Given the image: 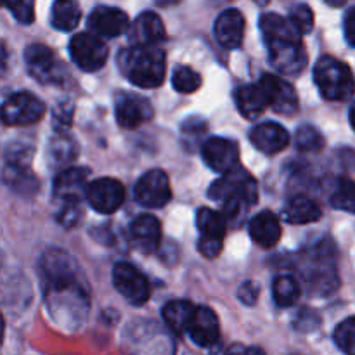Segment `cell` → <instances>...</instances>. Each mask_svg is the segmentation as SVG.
I'll return each mask as SVG.
<instances>
[{
  "mask_svg": "<svg viewBox=\"0 0 355 355\" xmlns=\"http://www.w3.org/2000/svg\"><path fill=\"white\" fill-rule=\"evenodd\" d=\"M155 114L151 103L146 97L132 92H118L114 99V116L121 128H137Z\"/></svg>",
  "mask_w": 355,
  "mask_h": 355,
  "instance_id": "10",
  "label": "cell"
},
{
  "mask_svg": "<svg viewBox=\"0 0 355 355\" xmlns=\"http://www.w3.org/2000/svg\"><path fill=\"white\" fill-rule=\"evenodd\" d=\"M166 31L162 17L155 12H142L128 30L132 47H155L165 40Z\"/></svg>",
  "mask_w": 355,
  "mask_h": 355,
  "instance_id": "17",
  "label": "cell"
},
{
  "mask_svg": "<svg viewBox=\"0 0 355 355\" xmlns=\"http://www.w3.org/2000/svg\"><path fill=\"white\" fill-rule=\"evenodd\" d=\"M80 217H82V210H80V205L75 203H64L61 207L58 214V222L62 225V227L69 229L75 227L78 224Z\"/></svg>",
  "mask_w": 355,
  "mask_h": 355,
  "instance_id": "37",
  "label": "cell"
},
{
  "mask_svg": "<svg viewBox=\"0 0 355 355\" xmlns=\"http://www.w3.org/2000/svg\"><path fill=\"white\" fill-rule=\"evenodd\" d=\"M319 92L328 101H347L355 94V78L349 66L333 55H322L314 68Z\"/></svg>",
  "mask_w": 355,
  "mask_h": 355,
  "instance_id": "4",
  "label": "cell"
},
{
  "mask_svg": "<svg viewBox=\"0 0 355 355\" xmlns=\"http://www.w3.org/2000/svg\"><path fill=\"white\" fill-rule=\"evenodd\" d=\"M225 355H267L259 347H243V345H232L231 349L225 352Z\"/></svg>",
  "mask_w": 355,
  "mask_h": 355,
  "instance_id": "42",
  "label": "cell"
},
{
  "mask_svg": "<svg viewBox=\"0 0 355 355\" xmlns=\"http://www.w3.org/2000/svg\"><path fill=\"white\" fill-rule=\"evenodd\" d=\"M3 180L7 186L16 193L23 194H33L37 191V180H35L33 173L26 166H14L6 165L3 170Z\"/></svg>",
  "mask_w": 355,
  "mask_h": 355,
  "instance_id": "30",
  "label": "cell"
},
{
  "mask_svg": "<svg viewBox=\"0 0 355 355\" xmlns=\"http://www.w3.org/2000/svg\"><path fill=\"white\" fill-rule=\"evenodd\" d=\"M172 198L168 177L163 170H149L135 184V200L146 208H163Z\"/></svg>",
  "mask_w": 355,
  "mask_h": 355,
  "instance_id": "11",
  "label": "cell"
},
{
  "mask_svg": "<svg viewBox=\"0 0 355 355\" xmlns=\"http://www.w3.org/2000/svg\"><path fill=\"white\" fill-rule=\"evenodd\" d=\"M263 40L269 51V61L283 75H300L307 64V51L302 44V35L288 17L267 12L260 19Z\"/></svg>",
  "mask_w": 355,
  "mask_h": 355,
  "instance_id": "2",
  "label": "cell"
},
{
  "mask_svg": "<svg viewBox=\"0 0 355 355\" xmlns=\"http://www.w3.org/2000/svg\"><path fill=\"white\" fill-rule=\"evenodd\" d=\"M187 335L198 347L207 349V347L215 345L220 338V324H218L217 314L208 307H198L193 322L187 329Z\"/></svg>",
  "mask_w": 355,
  "mask_h": 355,
  "instance_id": "19",
  "label": "cell"
},
{
  "mask_svg": "<svg viewBox=\"0 0 355 355\" xmlns=\"http://www.w3.org/2000/svg\"><path fill=\"white\" fill-rule=\"evenodd\" d=\"M113 284L121 298L130 305H144L151 297V286L148 279L132 263L118 262L113 269Z\"/></svg>",
  "mask_w": 355,
  "mask_h": 355,
  "instance_id": "8",
  "label": "cell"
},
{
  "mask_svg": "<svg viewBox=\"0 0 355 355\" xmlns=\"http://www.w3.org/2000/svg\"><path fill=\"white\" fill-rule=\"evenodd\" d=\"M260 89L266 94V99L269 107H272L276 113L283 114V116H291L297 114L298 111V96L297 90L291 87V83L284 82L283 78L276 75H266L260 78L259 82Z\"/></svg>",
  "mask_w": 355,
  "mask_h": 355,
  "instance_id": "12",
  "label": "cell"
},
{
  "mask_svg": "<svg viewBox=\"0 0 355 355\" xmlns=\"http://www.w3.org/2000/svg\"><path fill=\"white\" fill-rule=\"evenodd\" d=\"M82 19V10L76 2L61 0L52 6L51 10V24L59 31H71L78 26Z\"/></svg>",
  "mask_w": 355,
  "mask_h": 355,
  "instance_id": "28",
  "label": "cell"
},
{
  "mask_svg": "<svg viewBox=\"0 0 355 355\" xmlns=\"http://www.w3.org/2000/svg\"><path fill=\"white\" fill-rule=\"evenodd\" d=\"M349 118H350V123H352V128L355 130V103L350 106V113H349Z\"/></svg>",
  "mask_w": 355,
  "mask_h": 355,
  "instance_id": "43",
  "label": "cell"
},
{
  "mask_svg": "<svg viewBox=\"0 0 355 355\" xmlns=\"http://www.w3.org/2000/svg\"><path fill=\"white\" fill-rule=\"evenodd\" d=\"M172 85L177 92L191 94L201 87V76L189 66H179L172 75Z\"/></svg>",
  "mask_w": 355,
  "mask_h": 355,
  "instance_id": "33",
  "label": "cell"
},
{
  "mask_svg": "<svg viewBox=\"0 0 355 355\" xmlns=\"http://www.w3.org/2000/svg\"><path fill=\"white\" fill-rule=\"evenodd\" d=\"M302 295L300 283L291 276H279L274 279L272 284V297L279 307L288 309L298 302Z\"/></svg>",
  "mask_w": 355,
  "mask_h": 355,
  "instance_id": "29",
  "label": "cell"
},
{
  "mask_svg": "<svg viewBox=\"0 0 355 355\" xmlns=\"http://www.w3.org/2000/svg\"><path fill=\"white\" fill-rule=\"evenodd\" d=\"M118 68L134 85L155 89L165 80V52L158 47H128L118 55Z\"/></svg>",
  "mask_w": 355,
  "mask_h": 355,
  "instance_id": "3",
  "label": "cell"
},
{
  "mask_svg": "<svg viewBox=\"0 0 355 355\" xmlns=\"http://www.w3.org/2000/svg\"><path fill=\"white\" fill-rule=\"evenodd\" d=\"M203 159L214 172L225 173L232 172L238 168V159H239V148L234 141L224 137H211L205 141L203 148Z\"/></svg>",
  "mask_w": 355,
  "mask_h": 355,
  "instance_id": "15",
  "label": "cell"
},
{
  "mask_svg": "<svg viewBox=\"0 0 355 355\" xmlns=\"http://www.w3.org/2000/svg\"><path fill=\"white\" fill-rule=\"evenodd\" d=\"M250 141L259 151L266 153V155H276L288 148L290 134L281 125L274 123V121H266V123H260L252 128Z\"/></svg>",
  "mask_w": 355,
  "mask_h": 355,
  "instance_id": "18",
  "label": "cell"
},
{
  "mask_svg": "<svg viewBox=\"0 0 355 355\" xmlns=\"http://www.w3.org/2000/svg\"><path fill=\"white\" fill-rule=\"evenodd\" d=\"M236 106H238L239 113L248 120L259 118L263 111L269 107L266 99V94L260 89V85H243L236 90Z\"/></svg>",
  "mask_w": 355,
  "mask_h": 355,
  "instance_id": "24",
  "label": "cell"
},
{
  "mask_svg": "<svg viewBox=\"0 0 355 355\" xmlns=\"http://www.w3.org/2000/svg\"><path fill=\"white\" fill-rule=\"evenodd\" d=\"M283 215L290 224L304 225L319 220L322 211L321 208H319V205L315 203L312 198L300 194V196H295L288 201L286 207H284L283 210Z\"/></svg>",
  "mask_w": 355,
  "mask_h": 355,
  "instance_id": "23",
  "label": "cell"
},
{
  "mask_svg": "<svg viewBox=\"0 0 355 355\" xmlns=\"http://www.w3.org/2000/svg\"><path fill=\"white\" fill-rule=\"evenodd\" d=\"M7 9L12 12V16L16 17L19 23L23 24H30L35 17V6L33 2H17V3H10L7 6Z\"/></svg>",
  "mask_w": 355,
  "mask_h": 355,
  "instance_id": "38",
  "label": "cell"
},
{
  "mask_svg": "<svg viewBox=\"0 0 355 355\" xmlns=\"http://www.w3.org/2000/svg\"><path fill=\"white\" fill-rule=\"evenodd\" d=\"M250 238L262 248H274L281 239L279 218L272 211H262L250 220Z\"/></svg>",
  "mask_w": 355,
  "mask_h": 355,
  "instance_id": "22",
  "label": "cell"
},
{
  "mask_svg": "<svg viewBox=\"0 0 355 355\" xmlns=\"http://www.w3.org/2000/svg\"><path fill=\"white\" fill-rule=\"evenodd\" d=\"M69 54L75 64L83 71H97L107 61L106 42L94 33H78L69 42Z\"/></svg>",
  "mask_w": 355,
  "mask_h": 355,
  "instance_id": "7",
  "label": "cell"
},
{
  "mask_svg": "<svg viewBox=\"0 0 355 355\" xmlns=\"http://www.w3.org/2000/svg\"><path fill=\"white\" fill-rule=\"evenodd\" d=\"M288 19L291 21V24L297 28V31L300 35L309 33L312 30V26H314V12L305 3H298V6L291 7Z\"/></svg>",
  "mask_w": 355,
  "mask_h": 355,
  "instance_id": "36",
  "label": "cell"
},
{
  "mask_svg": "<svg viewBox=\"0 0 355 355\" xmlns=\"http://www.w3.org/2000/svg\"><path fill=\"white\" fill-rule=\"evenodd\" d=\"M40 269L45 300L54 321H66L68 326L82 324L89 312V295L73 257L61 250H51L42 257Z\"/></svg>",
  "mask_w": 355,
  "mask_h": 355,
  "instance_id": "1",
  "label": "cell"
},
{
  "mask_svg": "<svg viewBox=\"0 0 355 355\" xmlns=\"http://www.w3.org/2000/svg\"><path fill=\"white\" fill-rule=\"evenodd\" d=\"M259 286L253 281H248V283H245L239 288L238 298L245 305H255V302L259 300Z\"/></svg>",
  "mask_w": 355,
  "mask_h": 355,
  "instance_id": "39",
  "label": "cell"
},
{
  "mask_svg": "<svg viewBox=\"0 0 355 355\" xmlns=\"http://www.w3.org/2000/svg\"><path fill=\"white\" fill-rule=\"evenodd\" d=\"M87 201L97 214H114L125 201V187L120 180L103 177L90 184Z\"/></svg>",
  "mask_w": 355,
  "mask_h": 355,
  "instance_id": "13",
  "label": "cell"
},
{
  "mask_svg": "<svg viewBox=\"0 0 355 355\" xmlns=\"http://www.w3.org/2000/svg\"><path fill=\"white\" fill-rule=\"evenodd\" d=\"M196 225L200 231V239H214V241H224L227 220L220 211L210 210V208H200L196 214Z\"/></svg>",
  "mask_w": 355,
  "mask_h": 355,
  "instance_id": "27",
  "label": "cell"
},
{
  "mask_svg": "<svg viewBox=\"0 0 355 355\" xmlns=\"http://www.w3.org/2000/svg\"><path fill=\"white\" fill-rule=\"evenodd\" d=\"M205 128H207V123H205V121L198 116L189 118V120L184 121L182 123L184 135H194V137H198V135L203 134Z\"/></svg>",
  "mask_w": 355,
  "mask_h": 355,
  "instance_id": "40",
  "label": "cell"
},
{
  "mask_svg": "<svg viewBox=\"0 0 355 355\" xmlns=\"http://www.w3.org/2000/svg\"><path fill=\"white\" fill-rule=\"evenodd\" d=\"M343 26H345V37L349 40V44L355 47V7L349 9V12L345 14V21H343Z\"/></svg>",
  "mask_w": 355,
  "mask_h": 355,
  "instance_id": "41",
  "label": "cell"
},
{
  "mask_svg": "<svg viewBox=\"0 0 355 355\" xmlns=\"http://www.w3.org/2000/svg\"><path fill=\"white\" fill-rule=\"evenodd\" d=\"M45 104L31 92H16L2 106V120L9 127H24L42 120Z\"/></svg>",
  "mask_w": 355,
  "mask_h": 355,
  "instance_id": "6",
  "label": "cell"
},
{
  "mask_svg": "<svg viewBox=\"0 0 355 355\" xmlns=\"http://www.w3.org/2000/svg\"><path fill=\"white\" fill-rule=\"evenodd\" d=\"M28 73L40 83H61L64 78L62 64L54 58V52L42 44H33L24 51Z\"/></svg>",
  "mask_w": 355,
  "mask_h": 355,
  "instance_id": "9",
  "label": "cell"
},
{
  "mask_svg": "<svg viewBox=\"0 0 355 355\" xmlns=\"http://www.w3.org/2000/svg\"><path fill=\"white\" fill-rule=\"evenodd\" d=\"M76 144L71 137L58 134L51 139L47 148V159L52 168H69V163L76 158Z\"/></svg>",
  "mask_w": 355,
  "mask_h": 355,
  "instance_id": "26",
  "label": "cell"
},
{
  "mask_svg": "<svg viewBox=\"0 0 355 355\" xmlns=\"http://www.w3.org/2000/svg\"><path fill=\"white\" fill-rule=\"evenodd\" d=\"M89 177L90 172L87 168L73 166V168L61 170L54 180V196L59 201H62V205H80L83 198L87 200V193H89V187L92 184L89 182Z\"/></svg>",
  "mask_w": 355,
  "mask_h": 355,
  "instance_id": "14",
  "label": "cell"
},
{
  "mask_svg": "<svg viewBox=\"0 0 355 355\" xmlns=\"http://www.w3.org/2000/svg\"><path fill=\"white\" fill-rule=\"evenodd\" d=\"M295 144L300 151L304 153H312L319 151L324 146V139H322L321 132L318 128H314L312 125H304L297 130V135H295Z\"/></svg>",
  "mask_w": 355,
  "mask_h": 355,
  "instance_id": "34",
  "label": "cell"
},
{
  "mask_svg": "<svg viewBox=\"0 0 355 355\" xmlns=\"http://www.w3.org/2000/svg\"><path fill=\"white\" fill-rule=\"evenodd\" d=\"M329 201L336 210L355 214V180L340 179L333 189Z\"/></svg>",
  "mask_w": 355,
  "mask_h": 355,
  "instance_id": "31",
  "label": "cell"
},
{
  "mask_svg": "<svg viewBox=\"0 0 355 355\" xmlns=\"http://www.w3.org/2000/svg\"><path fill=\"white\" fill-rule=\"evenodd\" d=\"M335 342L343 354L355 355V315L336 326Z\"/></svg>",
  "mask_w": 355,
  "mask_h": 355,
  "instance_id": "35",
  "label": "cell"
},
{
  "mask_svg": "<svg viewBox=\"0 0 355 355\" xmlns=\"http://www.w3.org/2000/svg\"><path fill=\"white\" fill-rule=\"evenodd\" d=\"M215 37L225 49H238L245 37V17L238 9H227L215 21Z\"/></svg>",
  "mask_w": 355,
  "mask_h": 355,
  "instance_id": "20",
  "label": "cell"
},
{
  "mask_svg": "<svg viewBox=\"0 0 355 355\" xmlns=\"http://www.w3.org/2000/svg\"><path fill=\"white\" fill-rule=\"evenodd\" d=\"M87 26H89L90 33L107 38L120 37L125 31L130 30L127 12L110 6L96 7L87 19Z\"/></svg>",
  "mask_w": 355,
  "mask_h": 355,
  "instance_id": "16",
  "label": "cell"
},
{
  "mask_svg": "<svg viewBox=\"0 0 355 355\" xmlns=\"http://www.w3.org/2000/svg\"><path fill=\"white\" fill-rule=\"evenodd\" d=\"M130 238L141 252H155L162 241V224L153 215H141L132 222Z\"/></svg>",
  "mask_w": 355,
  "mask_h": 355,
  "instance_id": "21",
  "label": "cell"
},
{
  "mask_svg": "<svg viewBox=\"0 0 355 355\" xmlns=\"http://www.w3.org/2000/svg\"><path fill=\"white\" fill-rule=\"evenodd\" d=\"M33 144L28 141H12L6 148V165L26 166L30 168L31 158H33Z\"/></svg>",
  "mask_w": 355,
  "mask_h": 355,
  "instance_id": "32",
  "label": "cell"
},
{
  "mask_svg": "<svg viewBox=\"0 0 355 355\" xmlns=\"http://www.w3.org/2000/svg\"><path fill=\"white\" fill-rule=\"evenodd\" d=\"M208 196L222 205L227 203V201H241V203L252 207L259 200V186H257V180L246 170L238 166L236 170L215 180L208 189Z\"/></svg>",
  "mask_w": 355,
  "mask_h": 355,
  "instance_id": "5",
  "label": "cell"
},
{
  "mask_svg": "<svg viewBox=\"0 0 355 355\" xmlns=\"http://www.w3.org/2000/svg\"><path fill=\"white\" fill-rule=\"evenodd\" d=\"M196 305H193L187 300H173L168 302L163 309V319L170 331L175 335H186L193 322L194 314H196Z\"/></svg>",
  "mask_w": 355,
  "mask_h": 355,
  "instance_id": "25",
  "label": "cell"
}]
</instances>
